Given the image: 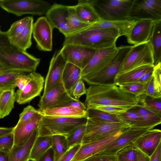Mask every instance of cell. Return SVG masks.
Segmentation results:
<instances>
[{
	"mask_svg": "<svg viewBox=\"0 0 161 161\" xmlns=\"http://www.w3.org/2000/svg\"><path fill=\"white\" fill-rule=\"evenodd\" d=\"M58 107H68L80 110H86V107L84 103L79 100L73 99L61 104Z\"/></svg>",
	"mask_w": 161,
	"mask_h": 161,
	"instance_id": "f5cc1de1",
	"label": "cell"
},
{
	"mask_svg": "<svg viewBox=\"0 0 161 161\" xmlns=\"http://www.w3.org/2000/svg\"><path fill=\"white\" fill-rule=\"evenodd\" d=\"M101 20H129V11L134 0H88Z\"/></svg>",
	"mask_w": 161,
	"mask_h": 161,
	"instance_id": "5b68a950",
	"label": "cell"
},
{
	"mask_svg": "<svg viewBox=\"0 0 161 161\" xmlns=\"http://www.w3.org/2000/svg\"><path fill=\"white\" fill-rule=\"evenodd\" d=\"M33 19L32 16L26 26L22 32L12 43L16 48L24 51L29 48L32 45L31 36L33 24Z\"/></svg>",
	"mask_w": 161,
	"mask_h": 161,
	"instance_id": "1f68e13d",
	"label": "cell"
},
{
	"mask_svg": "<svg viewBox=\"0 0 161 161\" xmlns=\"http://www.w3.org/2000/svg\"><path fill=\"white\" fill-rule=\"evenodd\" d=\"M86 108L96 109L115 115L125 112L130 109L120 107L100 105H89L86 106Z\"/></svg>",
	"mask_w": 161,
	"mask_h": 161,
	"instance_id": "ee69618b",
	"label": "cell"
},
{
	"mask_svg": "<svg viewBox=\"0 0 161 161\" xmlns=\"http://www.w3.org/2000/svg\"><path fill=\"white\" fill-rule=\"evenodd\" d=\"M81 71L76 66L66 63L62 74V82L66 90L69 93L72 87L80 77Z\"/></svg>",
	"mask_w": 161,
	"mask_h": 161,
	"instance_id": "4dcf8cb0",
	"label": "cell"
},
{
	"mask_svg": "<svg viewBox=\"0 0 161 161\" xmlns=\"http://www.w3.org/2000/svg\"><path fill=\"white\" fill-rule=\"evenodd\" d=\"M53 29L45 16L39 18L33 23V36L40 50L49 52L52 50Z\"/></svg>",
	"mask_w": 161,
	"mask_h": 161,
	"instance_id": "7c38bea8",
	"label": "cell"
},
{
	"mask_svg": "<svg viewBox=\"0 0 161 161\" xmlns=\"http://www.w3.org/2000/svg\"><path fill=\"white\" fill-rule=\"evenodd\" d=\"M84 103L92 105H108L129 109L137 105L138 97L127 93L115 84L90 85L87 89Z\"/></svg>",
	"mask_w": 161,
	"mask_h": 161,
	"instance_id": "6da1fadb",
	"label": "cell"
},
{
	"mask_svg": "<svg viewBox=\"0 0 161 161\" xmlns=\"http://www.w3.org/2000/svg\"><path fill=\"white\" fill-rule=\"evenodd\" d=\"M147 65L154 66L152 49L149 41L132 46L125 59L119 74Z\"/></svg>",
	"mask_w": 161,
	"mask_h": 161,
	"instance_id": "9c48e42d",
	"label": "cell"
},
{
	"mask_svg": "<svg viewBox=\"0 0 161 161\" xmlns=\"http://www.w3.org/2000/svg\"><path fill=\"white\" fill-rule=\"evenodd\" d=\"M86 112L87 118L109 122H121L117 115L110 114L100 110L86 108Z\"/></svg>",
	"mask_w": 161,
	"mask_h": 161,
	"instance_id": "f35d334b",
	"label": "cell"
},
{
	"mask_svg": "<svg viewBox=\"0 0 161 161\" xmlns=\"http://www.w3.org/2000/svg\"><path fill=\"white\" fill-rule=\"evenodd\" d=\"M115 155L118 161H137L136 148L134 144L121 149Z\"/></svg>",
	"mask_w": 161,
	"mask_h": 161,
	"instance_id": "60d3db41",
	"label": "cell"
},
{
	"mask_svg": "<svg viewBox=\"0 0 161 161\" xmlns=\"http://www.w3.org/2000/svg\"><path fill=\"white\" fill-rule=\"evenodd\" d=\"M51 6L48 2L42 0H0L2 9L18 16L26 14L46 15Z\"/></svg>",
	"mask_w": 161,
	"mask_h": 161,
	"instance_id": "ba28073f",
	"label": "cell"
},
{
	"mask_svg": "<svg viewBox=\"0 0 161 161\" xmlns=\"http://www.w3.org/2000/svg\"><path fill=\"white\" fill-rule=\"evenodd\" d=\"M82 161H118L115 155H106L97 154Z\"/></svg>",
	"mask_w": 161,
	"mask_h": 161,
	"instance_id": "816d5d0a",
	"label": "cell"
},
{
	"mask_svg": "<svg viewBox=\"0 0 161 161\" xmlns=\"http://www.w3.org/2000/svg\"><path fill=\"white\" fill-rule=\"evenodd\" d=\"M161 142H160L155 151L150 157V161H161Z\"/></svg>",
	"mask_w": 161,
	"mask_h": 161,
	"instance_id": "6f0895ef",
	"label": "cell"
},
{
	"mask_svg": "<svg viewBox=\"0 0 161 161\" xmlns=\"http://www.w3.org/2000/svg\"><path fill=\"white\" fill-rule=\"evenodd\" d=\"M0 31H1V30H0Z\"/></svg>",
	"mask_w": 161,
	"mask_h": 161,
	"instance_id": "e7e4bbea",
	"label": "cell"
},
{
	"mask_svg": "<svg viewBox=\"0 0 161 161\" xmlns=\"http://www.w3.org/2000/svg\"><path fill=\"white\" fill-rule=\"evenodd\" d=\"M146 84L136 82L118 86L125 92L138 97L144 94Z\"/></svg>",
	"mask_w": 161,
	"mask_h": 161,
	"instance_id": "b9f144b4",
	"label": "cell"
},
{
	"mask_svg": "<svg viewBox=\"0 0 161 161\" xmlns=\"http://www.w3.org/2000/svg\"><path fill=\"white\" fill-rule=\"evenodd\" d=\"M87 117L80 118L42 116L37 129L38 136H66L76 127L86 124Z\"/></svg>",
	"mask_w": 161,
	"mask_h": 161,
	"instance_id": "8992f818",
	"label": "cell"
},
{
	"mask_svg": "<svg viewBox=\"0 0 161 161\" xmlns=\"http://www.w3.org/2000/svg\"><path fill=\"white\" fill-rule=\"evenodd\" d=\"M132 108L139 113L140 119L138 122L130 127L153 128L161 124V115L147 109L139 104Z\"/></svg>",
	"mask_w": 161,
	"mask_h": 161,
	"instance_id": "d4e9b609",
	"label": "cell"
},
{
	"mask_svg": "<svg viewBox=\"0 0 161 161\" xmlns=\"http://www.w3.org/2000/svg\"><path fill=\"white\" fill-rule=\"evenodd\" d=\"M74 99L65 89L62 82L41 97L38 104L40 110L57 107L61 104Z\"/></svg>",
	"mask_w": 161,
	"mask_h": 161,
	"instance_id": "2e32d148",
	"label": "cell"
},
{
	"mask_svg": "<svg viewBox=\"0 0 161 161\" xmlns=\"http://www.w3.org/2000/svg\"><path fill=\"white\" fill-rule=\"evenodd\" d=\"M161 63L154 66L152 76L157 90L161 93Z\"/></svg>",
	"mask_w": 161,
	"mask_h": 161,
	"instance_id": "c3c4849f",
	"label": "cell"
},
{
	"mask_svg": "<svg viewBox=\"0 0 161 161\" xmlns=\"http://www.w3.org/2000/svg\"><path fill=\"white\" fill-rule=\"evenodd\" d=\"M136 155L137 161H150V157L137 148Z\"/></svg>",
	"mask_w": 161,
	"mask_h": 161,
	"instance_id": "91938a15",
	"label": "cell"
},
{
	"mask_svg": "<svg viewBox=\"0 0 161 161\" xmlns=\"http://www.w3.org/2000/svg\"><path fill=\"white\" fill-rule=\"evenodd\" d=\"M52 146V136H38L32 147L30 160L37 161Z\"/></svg>",
	"mask_w": 161,
	"mask_h": 161,
	"instance_id": "d6a6232c",
	"label": "cell"
},
{
	"mask_svg": "<svg viewBox=\"0 0 161 161\" xmlns=\"http://www.w3.org/2000/svg\"><path fill=\"white\" fill-rule=\"evenodd\" d=\"M14 144L12 132L0 137V151L9 153Z\"/></svg>",
	"mask_w": 161,
	"mask_h": 161,
	"instance_id": "bcb514c9",
	"label": "cell"
},
{
	"mask_svg": "<svg viewBox=\"0 0 161 161\" xmlns=\"http://www.w3.org/2000/svg\"><path fill=\"white\" fill-rule=\"evenodd\" d=\"M38 113V110L36 109L31 105H28L19 114V118L17 124L27 121Z\"/></svg>",
	"mask_w": 161,
	"mask_h": 161,
	"instance_id": "7dc6e473",
	"label": "cell"
},
{
	"mask_svg": "<svg viewBox=\"0 0 161 161\" xmlns=\"http://www.w3.org/2000/svg\"><path fill=\"white\" fill-rule=\"evenodd\" d=\"M138 97V104L147 109L161 115V98H153L144 94Z\"/></svg>",
	"mask_w": 161,
	"mask_h": 161,
	"instance_id": "8d00e7d4",
	"label": "cell"
},
{
	"mask_svg": "<svg viewBox=\"0 0 161 161\" xmlns=\"http://www.w3.org/2000/svg\"><path fill=\"white\" fill-rule=\"evenodd\" d=\"M12 47H14L10 43L7 37L6 32L0 31V48Z\"/></svg>",
	"mask_w": 161,
	"mask_h": 161,
	"instance_id": "9f6ffc18",
	"label": "cell"
},
{
	"mask_svg": "<svg viewBox=\"0 0 161 161\" xmlns=\"http://www.w3.org/2000/svg\"><path fill=\"white\" fill-rule=\"evenodd\" d=\"M13 127H0V137L5 136L12 133Z\"/></svg>",
	"mask_w": 161,
	"mask_h": 161,
	"instance_id": "94428289",
	"label": "cell"
},
{
	"mask_svg": "<svg viewBox=\"0 0 161 161\" xmlns=\"http://www.w3.org/2000/svg\"><path fill=\"white\" fill-rule=\"evenodd\" d=\"M81 145H76L69 148L58 161H71L80 147Z\"/></svg>",
	"mask_w": 161,
	"mask_h": 161,
	"instance_id": "f907efd6",
	"label": "cell"
},
{
	"mask_svg": "<svg viewBox=\"0 0 161 161\" xmlns=\"http://www.w3.org/2000/svg\"><path fill=\"white\" fill-rule=\"evenodd\" d=\"M68 6L54 3L51 5L46 17L53 27L57 29L66 37L72 34L67 23Z\"/></svg>",
	"mask_w": 161,
	"mask_h": 161,
	"instance_id": "e0dca14e",
	"label": "cell"
},
{
	"mask_svg": "<svg viewBox=\"0 0 161 161\" xmlns=\"http://www.w3.org/2000/svg\"><path fill=\"white\" fill-rule=\"evenodd\" d=\"M27 73L22 70L6 69L0 73V89L14 86V83L17 78Z\"/></svg>",
	"mask_w": 161,
	"mask_h": 161,
	"instance_id": "e575fe53",
	"label": "cell"
},
{
	"mask_svg": "<svg viewBox=\"0 0 161 161\" xmlns=\"http://www.w3.org/2000/svg\"><path fill=\"white\" fill-rule=\"evenodd\" d=\"M149 41L152 49L154 66L161 63V20L154 22Z\"/></svg>",
	"mask_w": 161,
	"mask_h": 161,
	"instance_id": "f546056e",
	"label": "cell"
},
{
	"mask_svg": "<svg viewBox=\"0 0 161 161\" xmlns=\"http://www.w3.org/2000/svg\"><path fill=\"white\" fill-rule=\"evenodd\" d=\"M86 129V124L81 125L74 129L65 136L69 148L76 145L81 144Z\"/></svg>",
	"mask_w": 161,
	"mask_h": 161,
	"instance_id": "ab89813d",
	"label": "cell"
},
{
	"mask_svg": "<svg viewBox=\"0 0 161 161\" xmlns=\"http://www.w3.org/2000/svg\"><path fill=\"white\" fill-rule=\"evenodd\" d=\"M31 17L27 16L16 21L12 24L9 29L6 31L7 37L11 44L24 29Z\"/></svg>",
	"mask_w": 161,
	"mask_h": 161,
	"instance_id": "74e56055",
	"label": "cell"
},
{
	"mask_svg": "<svg viewBox=\"0 0 161 161\" xmlns=\"http://www.w3.org/2000/svg\"><path fill=\"white\" fill-rule=\"evenodd\" d=\"M144 94L153 98H161V93L158 92L155 87L153 76L146 84Z\"/></svg>",
	"mask_w": 161,
	"mask_h": 161,
	"instance_id": "681fc988",
	"label": "cell"
},
{
	"mask_svg": "<svg viewBox=\"0 0 161 161\" xmlns=\"http://www.w3.org/2000/svg\"><path fill=\"white\" fill-rule=\"evenodd\" d=\"M26 74L20 75L16 79L14 84V86L15 88L18 87V89L20 90L24 88L27 83L29 78V74Z\"/></svg>",
	"mask_w": 161,
	"mask_h": 161,
	"instance_id": "db71d44e",
	"label": "cell"
},
{
	"mask_svg": "<svg viewBox=\"0 0 161 161\" xmlns=\"http://www.w3.org/2000/svg\"><path fill=\"white\" fill-rule=\"evenodd\" d=\"M28 81L22 90L18 89L16 92V102L19 104L30 102L40 95L43 88L45 80L40 74L33 72L29 74Z\"/></svg>",
	"mask_w": 161,
	"mask_h": 161,
	"instance_id": "4fadbf2b",
	"label": "cell"
},
{
	"mask_svg": "<svg viewBox=\"0 0 161 161\" xmlns=\"http://www.w3.org/2000/svg\"><path fill=\"white\" fill-rule=\"evenodd\" d=\"M15 88L11 86L0 89V119L8 115L14 108L16 101Z\"/></svg>",
	"mask_w": 161,
	"mask_h": 161,
	"instance_id": "4316f807",
	"label": "cell"
},
{
	"mask_svg": "<svg viewBox=\"0 0 161 161\" xmlns=\"http://www.w3.org/2000/svg\"><path fill=\"white\" fill-rule=\"evenodd\" d=\"M124 130L105 138L81 144L71 161H82L98 153L121 134Z\"/></svg>",
	"mask_w": 161,
	"mask_h": 161,
	"instance_id": "d6986e66",
	"label": "cell"
},
{
	"mask_svg": "<svg viewBox=\"0 0 161 161\" xmlns=\"http://www.w3.org/2000/svg\"><path fill=\"white\" fill-rule=\"evenodd\" d=\"M52 147L54 153L55 161H58L69 148L67 144L65 136L55 135L52 136Z\"/></svg>",
	"mask_w": 161,
	"mask_h": 161,
	"instance_id": "d590c367",
	"label": "cell"
},
{
	"mask_svg": "<svg viewBox=\"0 0 161 161\" xmlns=\"http://www.w3.org/2000/svg\"><path fill=\"white\" fill-rule=\"evenodd\" d=\"M161 142V130L158 129L148 130L134 143L137 149L150 157Z\"/></svg>",
	"mask_w": 161,
	"mask_h": 161,
	"instance_id": "7402d4cb",
	"label": "cell"
},
{
	"mask_svg": "<svg viewBox=\"0 0 161 161\" xmlns=\"http://www.w3.org/2000/svg\"><path fill=\"white\" fill-rule=\"evenodd\" d=\"M37 161H55L54 153L52 147L45 153Z\"/></svg>",
	"mask_w": 161,
	"mask_h": 161,
	"instance_id": "11a10c76",
	"label": "cell"
},
{
	"mask_svg": "<svg viewBox=\"0 0 161 161\" xmlns=\"http://www.w3.org/2000/svg\"><path fill=\"white\" fill-rule=\"evenodd\" d=\"M129 18L136 20H161V0H134Z\"/></svg>",
	"mask_w": 161,
	"mask_h": 161,
	"instance_id": "30bf717a",
	"label": "cell"
},
{
	"mask_svg": "<svg viewBox=\"0 0 161 161\" xmlns=\"http://www.w3.org/2000/svg\"><path fill=\"white\" fill-rule=\"evenodd\" d=\"M155 22L149 19L137 20L126 37L127 42L135 45L149 42Z\"/></svg>",
	"mask_w": 161,
	"mask_h": 161,
	"instance_id": "ffe728a7",
	"label": "cell"
},
{
	"mask_svg": "<svg viewBox=\"0 0 161 161\" xmlns=\"http://www.w3.org/2000/svg\"><path fill=\"white\" fill-rule=\"evenodd\" d=\"M121 36L119 31L114 29H95L88 27L65 37L63 46L75 45L97 50L116 46Z\"/></svg>",
	"mask_w": 161,
	"mask_h": 161,
	"instance_id": "7a4b0ae2",
	"label": "cell"
},
{
	"mask_svg": "<svg viewBox=\"0 0 161 161\" xmlns=\"http://www.w3.org/2000/svg\"><path fill=\"white\" fill-rule=\"evenodd\" d=\"M66 62L83 69L89 63L96 50L75 45L63 46L60 50Z\"/></svg>",
	"mask_w": 161,
	"mask_h": 161,
	"instance_id": "5bb4252c",
	"label": "cell"
},
{
	"mask_svg": "<svg viewBox=\"0 0 161 161\" xmlns=\"http://www.w3.org/2000/svg\"><path fill=\"white\" fill-rule=\"evenodd\" d=\"M8 153L0 151V161H9Z\"/></svg>",
	"mask_w": 161,
	"mask_h": 161,
	"instance_id": "6125c7cd",
	"label": "cell"
},
{
	"mask_svg": "<svg viewBox=\"0 0 161 161\" xmlns=\"http://www.w3.org/2000/svg\"><path fill=\"white\" fill-rule=\"evenodd\" d=\"M137 21L130 19L118 21L101 20L89 27L95 29H117L120 32L121 36H125L126 37L132 26Z\"/></svg>",
	"mask_w": 161,
	"mask_h": 161,
	"instance_id": "f1b7e54d",
	"label": "cell"
},
{
	"mask_svg": "<svg viewBox=\"0 0 161 161\" xmlns=\"http://www.w3.org/2000/svg\"><path fill=\"white\" fill-rule=\"evenodd\" d=\"M153 70L145 73L141 77L137 82L144 84H147L152 76Z\"/></svg>",
	"mask_w": 161,
	"mask_h": 161,
	"instance_id": "680465c9",
	"label": "cell"
},
{
	"mask_svg": "<svg viewBox=\"0 0 161 161\" xmlns=\"http://www.w3.org/2000/svg\"><path fill=\"white\" fill-rule=\"evenodd\" d=\"M154 66L144 65L119 74L116 76L114 84L119 85L137 82L141 77L148 71L153 70Z\"/></svg>",
	"mask_w": 161,
	"mask_h": 161,
	"instance_id": "83f0119b",
	"label": "cell"
},
{
	"mask_svg": "<svg viewBox=\"0 0 161 161\" xmlns=\"http://www.w3.org/2000/svg\"><path fill=\"white\" fill-rule=\"evenodd\" d=\"M86 91L83 80L80 77L72 87L69 93L73 98L79 100L81 96L86 94Z\"/></svg>",
	"mask_w": 161,
	"mask_h": 161,
	"instance_id": "f6af8a7d",
	"label": "cell"
},
{
	"mask_svg": "<svg viewBox=\"0 0 161 161\" xmlns=\"http://www.w3.org/2000/svg\"><path fill=\"white\" fill-rule=\"evenodd\" d=\"M152 128L129 127L124 130L118 137L111 142L98 154L115 155L119 150L130 145L134 144L139 137Z\"/></svg>",
	"mask_w": 161,
	"mask_h": 161,
	"instance_id": "8fae6325",
	"label": "cell"
},
{
	"mask_svg": "<svg viewBox=\"0 0 161 161\" xmlns=\"http://www.w3.org/2000/svg\"><path fill=\"white\" fill-rule=\"evenodd\" d=\"M38 136L37 129L24 144L14 145L8 153L9 161H29L32 147Z\"/></svg>",
	"mask_w": 161,
	"mask_h": 161,
	"instance_id": "603a6c76",
	"label": "cell"
},
{
	"mask_svg": "<svg viewBox=\"0 0 161 161\" xmlns=\"http://www.w3.org/2000/svg\"><path fill=\"white\" fill-rule=\"evenodd\" d=\"M132 46H121L113 58L103 68L81 77L90 85H105L114 84V79L120 73L125 59Z\"/></svg>",
	"mask_w": 161,
	"mask_h": 161,
	"instance_id": "3957f363",
	"label": "cell"
},
{
	"mask_svg": "<svg viewBox=\"0 0 161 161\" xmlns=\"http://www.w3.org/2000/svg\"><path fill=\"white\" fill-rule=\"evenodd\" d=\"M42 116L80 118L87 117L86 110L68 107H58L43 110L38 109Z\"/></svg>",
	"mask_w": 161,
	"mask_h": 161,
	"instance_id": "484cf974",
	"label": "cell"
},
{
	"mask_svg": "<svg viewBox=\"0 0 161 161\" xmlns=\"http://www.w3.org/2000/svg\"><path fill=\"white\" fill-rule=\"evenodd\" d=\"M42 116L39 112L30 120L16 124L14 127L12 132L14 138V145H21L29 139L37 129Z\"/></svg>",
	"mask_w": 161,
	"mask_h": 161,
	"instance_id": "44dd1931",
	"label": "cell"
},
{
	"mask_svg": "<svg viewBox=\"0 0 161 161\" xmlns=\"http://www.w3.org/2000/svg\"><path fill=\"white\" fill-rule=\"evenodd\" d=\"M66 63L60 50L56 51L50 63L48 70L44 81L43 94L62 82V74Z\"/></svg>",
	"mask_w": 161,
	"mask_h": 161,
	"instance_id": "9a60e30c",
	"label": "cell"
},
{
	"mask_svg": "<svg viewBox=\"0 0 161 161\" xmlns=\"http://www.w3.org/2000/svg\"><path fill=\"white\" fill-rule=\"evenodd\" d=\"M74 7L78 17L86 23L92 25L101 20L94 8L88 0H79L77 4Z\"/></svg>",
	"mask_w": 161,
	"mask_h": 161,
	"instance_id": "cb8c5ba5",
	"label": "cell"
},
{
	"mask_svg": "<svg viewBox=\"0 0 161 161\" xmlns=\"http://www.w3.org/2000/svg\"><path fill=\"white\" fill-rule=\"evenodd\" d=\"M40 59L15 47L0 48V64L5 69L35 72Z\"/></svg>",
	"mask_w": 161,
	"mask_h": 161,
	"instance_id": "277c9868",
	"label": "cell"
},
{
	"mask_svg": "<svg viewBox=\"0 0 161 161\" xmlns=\"http://www.w3.org/2000/svg\"><path fill=\"white\" fill-rule=\"evenodd\" d=\"M5 69L3 66L0 64V73L5 70Z\"/></svg>",
	"mask_w": 161,
	"mask_h": 161,
	"instance_id": "be15d7a7",
	"label": "cell"
},
{
	"mask_svg": "<svg viewBox=\"0 0 161 161\" xmlns=\"http://www.w3.org/2000/svg\"><path fill=\"white\" fill-rule=\"evenodd\" d=\"M129 127L123 122H109L87 118L81 144L111 136Z\"/></svg>",
	"mask_w": 161,
	"mask_h": 161,
	"instance_id": "52a82bcc",
	"label": "cell"
},
{
	"mask_svg": "<svg viewBox=\"0 0 161 161\" xmlns=\"http://www.w3.org/2000/svg\"><path fill=\"white\" fill-rule=\"evenodd\" d=\"M117 115L121 122L128 124L130 127L137 123L140 119L139 113L132 108Z\"/></svg>",
	"mask_w": 161,
	"mask_h": 161,
	"instance_id": "7bdbcfd3",
	"label": "cell"
},
{
	"mask_svg": "<svg viewBox=\"0 0 161 161\" xmlns=\"http://www.w3.org/2000/svg\"><path fill=\"white\" fill-rule=\"evenodd\" d=\"M68 7L67 23L69 28L73 33L92 25L83 21L78 17L75 13L74 6H68Z\"/></svg>",
	"mask_w": 161,
	"mask_h": 161,
	"instance_id": "836d02e7",
	"label": "cell"
},
{
	"mask_svg": "<svg viewBox=\"0 0 161 161\" xmlns=\"http://www.w3.org/2000/svg\"><path fill=\"white\" fill-rule=\"evenodd\" d=\"M117 49L116 46L102 50H96L87 64L81 69V78L95 72L104 67L112 59Z\"/></svg>",
	"mask_w": 161,
	"mask_h": 161,
	"instance_id": "ac0fdd59",
	"label": "cell"
}]
</instances>
